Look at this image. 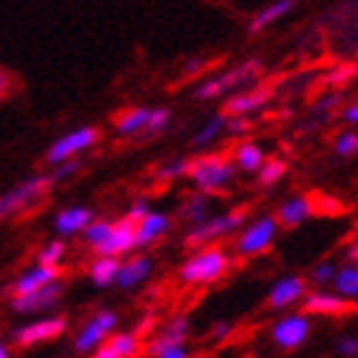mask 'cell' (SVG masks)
Segmentation results:
<instances>
[{
	"mask_svg": "<svg viewBox=\"0 0 358 358\" xmlns=\"http://www.w3.org/2000/svg\"><path fill=\"white\" fill-rule=\"evenodd\" d=\"M10 92H13V77H10V72L0 64V100H6Z\"/></svg>",
	"mask_w": 358,
	"mask_h": 358,
	"instance_id": "f6af8a7d",
	"label": "cell"
},
{
	"mask_svg": "<svg viewBox=\"0 0 358 358\" xmlns=\"http://www.w3.org/2000/svg\"><path fill=\"white\" fill-rule=\"evenodd\" d=\"M151 271H154L151 256H146V254L126 256V259H120L115 287H120V289H136V287H141V284L149 282Z\"/></svg>",
	"mask_w": 358,
	"mask_h": 358,
	"instance_id": "ac0fdd59",
	"label": "cell"
},
{
	"mask_svg": "<svg viewBox=\"0 0 358 358\" xmlns=\"http://www.w3.org/2000/svg\"><path fill=\"white\" fill-rule=\"evenodd\" d=\"M333 287H336L338 294H343L345 299H358V266L356 264L338 266Z\"/></svg>",
	"mask_w": 358,
	"mask_h": 358,
	"instance_id": "f1b7e54d",
	"label": "cell"
},
{
	"mask_svg": "<svg viewBox=\"0 0 358 358\" xmlns=\"http://www.w3.org/2000/svg\"><path fill=\"white\" fill-rule=\"evenodd\" d=\"M118 266H120L118 256L97 254L95 262L90 264V268H87L90 282L95 284L97 289H108V287H115V279H118Z\"/></svg>",
	"mask_w": 358,
	"mask_h": 358,
	"instance_id": "603a6c76",
	"label": "cell"
},
{
	"mask_svg": "<svg viewBox=\"0 0 358 358\" xmlns=\"http://www.w3.org/2000/svg\"><path fill=\"white\" fill-rule=\"evenodd\" d=\"M248 220V213L243 208H233L217 215H208L200 223L189 225V231L185 233V246L187 248H200L217 243V241L236 236L243 228V223Z\"/></svg>",
	"mask_w": 358,
	"mask_h": 358,
	"instance_id": "5b68a950",
	"label": "cell"
},
{
	"mask_svg": "<svg viewBox=\"0 0 358 358\" xmlns=\"http://www.w3.org/2000/svg\"><path fill=\"white\" fill-rule=\"evenodd\" d=\"M338 353H341V356H345V358H356V353H358V336L343 338V341L338 343Z\"/></svg>",
	"mask_w": 358,
	"mask_h": 358,
	"instance_id": "7bdbcfd3",
	"label": "cell"
},
{
	"mask_svg": "<svg viewBox=\"0 0 358 358\" xmlns=\"http://www.w3.org/2000/svg\"><path fill=\"white\" fill-rule=\"evenodd\" d=\"M276 90L271 85H264V83H256V85H248V87L238 90V92H233V95L225 97V110L228 115H243V118H251L256 115L259 110H264L268 103H271V97H274Z\"/></svg>",
	"mask_w": 358,
	"mask_h": 358,
	"instance_id": "8fae6325",
	"label": "cell"
},
{
	"mask_svg": "<svg viewBox=\"0 0 358 358\" xmlns=\"http://www.w3.org/2000/svg\"><path fill=\"white\" fill-rule=\"evenodd\" d=\"M69 320L64 315H46V317H36L34 322H23L13 330V343L21 348H34V345L49 343L57 341L67 333Z\"/></svg>",
	"mask_w": 358,
	"mask_h": 358,
	"instance_id": "9c48e42d",
	"label": "cell"
},
{
	"mask_svg": "<svg viewBox=\"0 0 358 358\" xmlns=\"http://www.w3.org/2000/svg\"><path fill=\"white\" fill-rule=\"evenodd\" d=\"M225 123H228V115H225V113L210 115V118L197 128V134L192 136L194 149H210V146H215L225 136Z\"/></svg>",
	"mask_w": 358,
	"mask_h": 358,
	"instance_id": "d4e9b609",
	"label": "cell"
},
{
	"mask_svg": "<svg viewBox=\"0 0 358 358\" xmlns=\"http://www.w3.org/2000/svg\"><path fill=\"white\" fill-rule=\"evenodd\" d=\"M233 333V325L231 322H215V328H213V341H225V338Z\"/></svg>",
	"mask_w": 358,
	"mask_h": 358,
	"instance_id": "c3c4849f",
	"label": "cell"
},
{
	"mask_svg": "<svg viewBox=\"0 0 358 358\" xmlns=\"http://www.w3.org/2000/svg\"><path fill=\"white\" fill-rule=\"evenodd\" d=\"M336 108H343V95H341V90L322 87V97L315 100V113H330V110H336Z\"/></svg>",
	"mask_w": 358,
	"mask_h": 358,
	"instance_id": "74e56055",
	"label": "cell"
},
{
	"mask_svg": "<svg viewBox=\"0 0 358 358\" xmlns=\"http://www.w3.org/2000/svg\"><path fill=\"white\" fill-rule=\"evenodd\" d=\"M189 338V320L185 315H177L172 320L166 322L164 328L159 330L157 336L151 338L149 345H166V343H187Z\"/></svg>",
	"mask_w": 358,
	"mask_h": 358,
	"instance_id": "484cf974",
	"label": "cell"
},
{
	"mask_svg": "<svg viewBox=\"0 0 358 358\" xmlns=\"http://www.w3.org/2000/svg\"><path fill=\"white\" fill-rule=\"evenodd\" d=\"M80 169H83V159H69V162H62V164H54L52 166V177L54 182L59 185V182H67V179H72L75 174H80Z\"/></svg>",
	"mask_w": 358,
	"mask_h": 358,
	"instance_id": "ab89813d",
	"label": "cell"
},
{
	"mask_svg": "<svg viewBox=\"0 0 358 358\" xmlns=\"http://www.w3.org/2000/svg\"><path fill=\"white\" fill-rule=\"evenodd\" d=\"M187 172H189V159H169L164 164H159L154 174L159 182H174V179L187 177Z\"/></svg>",
	"mask_w": 358,
	"mask_h": 358,
	"instance_id": "e575fe53",
	"label": "cell"
},
{
	"mask_svg": "<svg viewBox=\"0 0 358 358\" xmlns=\"http://www.w3.org/2000/svg\"><path fill=\"white\" fill-rule=\"evenodd\" d=\"M108 343L120 353V358H136L141 353V336L138 333H113Z\"/></svg>",
	"mask_w": 358,
	"mask_h": 358,
	"instance_id": "4dcf8cb0",
	"label": "cell"
},
{
	"mask_svg": "<svg viewBox=\"0 0 358 358\" xmlns=\"http://www.w3.org/2000/svg\"><path fill=\"white\" fill-rule=\"evenodd\" d=\"M210 194L205 192H192V194H187L185 202L179 205V217L185 220V223L194 225V223H200V220H205L208 217V210H210V200H208Z\"/></svg>",
	"mask_w": 358,
	"mask_h": 358,
	"instance_id": "4316f807",
	"label": "cell"
},
{
	"mask_svg": "<svg viewBox=\"0 0 358 358\" xmlns=\"http://www.w3.org/2000/svg\"><path fill=\"white\" fill-rule=\"evenodd\" d=\"M313 322L307 313H287L271 325V343L282 351H297L307 343Z\"/></svg>",
	"mask_w": 358,
	"mask_h": 358,
	"instance_id": "30bf717a",
	"label": "cell"
},
{
	"mask_svg": "<svg viewBox=\"0 0 358 358\" xmlns=\"http://www.w3.org/2000/svg\"><path fill=\"white\" fill-rule=\"evenodd\" d=\"M284 174H287V162L279 157H271V159H264L262 169L256 172V177H259V185L262 187H274L276 182H282Z\"/></svg>",
	"mask_w": 358,
	"mask_h": 358,
	"instance_id": "f546056e",
	"label": "cell"
},
{
	"mask_svg": "<svg viewBox=\"0 0 358 358\" xmlns=\"http://www.w3.org/2000/svg\"><path fill=\"white\" fill-rule=\"evenodd\" d=\"M115 328H118V315L113 310H97L83 322V328L77 330L72 348H75L77 356H90L97 345L105 343L115 333Z\"/></svg>",
	"mask_w": 358,
	"mask_h": 358,
	"instance_id": "ba28073f",
	"label": "cell"
},
{
	"mask_svg": "<svg viewBox=\"0 0 358 358\" xmlns=\"http://www.w3.org/2000/svg\"><path fill=\"white\" fill-rule=\"evenodd\" d=\"M307 279H302V276H282L279 282H274V287L268 289L266 294V305L271 307V310H289V307L299 305L302 299H305V294L310 289H307Z\"/></svg>",
	"mask_w": 358,
	"mask_h": 358,
	"instance_id": "9a60e30c",
	"label": "cell"
},
{
	"mask_svg": "<svg viewBox=\"0 0 358 358\" xmlns=\"http://www.w3.org/2000/svg\"><path fill=\"white\" fill-rule=\"evenodd\" d=\"M264 72V62L259 57H248V59L233 64V67L217 72V75H210L208 80H200L197 87H194V97L197 100H220V97H228L238 90L248 87V85H256L262 80Z\"/></svg>",
	"mask_w": 358,
	"mask_h": 358,
	"instance_id": "7a4b0ae2",
	"label": "cell"
},
{
	"mask_svg": "<svg viewBox=\"0 0 358 358\" xmlns=\"http://www.w3.org/2000/svg\"><path fill=\"white\" fill-rule=\"evenodd\" d=\"M90 358H120V353L115 351V348H113V345L108 343V341H105V343H100L95 348V351L90 353Z\"/></svg>",
	"mask_w": 358,
	"mask_h": 358,
	"instance_id": "7dc6e473",
	"label": "cell"
},
{
	"mask_svg": "<svg viewBox=\"0 0 358 358\" xmlns=\"http://www.w3.org/2000/svg\"><path fill=\"white\" fill-rule=\"evenodd\" d=\"M205 67H208V62L202 59V57H192V59H187V62H185V75H187V77L200 75V72H202Z\"/></svg>",
	"mask_w": 358,
	"mask_h": 358,
	"instance_id": "bcb514c9",
	"label": "cell"
},
{
	"mask_svg": "<svg viewBox=\"0 0 358 358\" xmlns=\"http://www.w3.org/2000/svg\"><path fill=\"white\" fill-rule=\"evenodd\" d=\"M62 279V266H49V264H34L31 268H26L13 284H10V292L13 294H26V292L41 289L46 284Z\"/></svg>",
	"mask_w": 358,
	"mask_h": 358,
	"instance_id": "ffe728a7",
	"label": "cell"
},
{
	"mask_svg": "<svg viewBox=\"0 0 358 358\" xmlns=\"http://www.w3.org/2000/svg\"><path fill=\"white\" fill-rule=\"evenodd\" d=\"M136 251V223L131 217H120V220H113V228L108 233V238L95 248V254L103 256H123L134 254Z\"/></svg>",
	"mask_w": 358,
	"mask_h": 358,
	"instance_id": "4fadbf2b",
	"label": "cell"
},
{
	"mask_svg": "<svg viewBox=\"0 0 358 358\" xmlns=\"http://www.w3.org/2000/svg\"><path fill=\"white\" fill-rule=\"evenodd\" d=\"M341 118H343V123H348V126H358V100H353V103L341 108Z\"/></svg>",
	"mask_w": 358,
	"mask_h": 358,
	"instance_id": "ee69618b",
	"label": "cell"
},
{
	"mask_svg": "<svg viewBox=\"0 0 358 358\" xmlns=\"http://www.w3.org/2000/svg\"><path fill=\"white\" fill-rule=\"evenodd\" d=\"M336 271H338L336 264L330 262V259H325V262H320L313 268L310 282H313L315 287H328V284H333V279H336Z\"/></svg>",
	"mask_w": 358,
	"mask_h": 358,
	"instance_id": "f35d334b",
	"label": "cell"
},
{
	"mask_svg": "<svg viewBox=\"0 0 358 358\" xmlns=\"http://www.w3.org/2000/svg\"><path fill=\"white\" fill-rule=\"evenodd\" d=\"M228 115V113H225ZM251 128V118H243V115H228V123H225V136H236V138H243Z\"/></svg>",
	"mask_w": 358,
	"mask_h": 358,
	"instance_id": "60d3db41",
	"label": "cell"
},
{
	"mask_svg": "<svg viewBox=\"0 0 358 358\" xmlns=\"http://www.w3.org/2000/svg\"><path fill=\"white\" fill-rule=\"evenodd\" d=\"M64 256H67V243L62 238L57 241H49L44 246L36 251V264H49V266H62L64 262Z\"/></svg>",
	"mask_w": 358,
	"mask_h": 358,
	"instance_id": "d6a6232c",
	"label": "cell"
},
{
	"mask_svg": "<svg viewBox=\"0 0 358 358\" xmlns=\"http://www.w3.org/2000/svg\"><path fill=\"white\" fill-rule=\"evenodd\" d=\"M279 220L276 215H259L254 220H246L243 228L236 233L233 241V251L241 259H254V256H264L268 248L274 246L276 236H279Z\"/></svg>",
	"mask_w": 358,
	"mask_h": 358,
	"instance_id": "8992f818",
	"label": "cell"
},
{
	"mask_svg": "<svg viewBox=\"0 0 358 358\" xmlns=\"http://www.w3.org/2000/svg\"><path fill=\"white\" fill-rule=\"evenodd\" d=\"M231 159L236 162L238 172L256 174L259 169H262L264 159H266V151H264L256 141H238L236 143V149H233Z\"/></svg>",
	"mask_w": 358,
	"mask_h": 358,
	"instance_id": "cb8c5ba5",
	"label": "cell"
},
{
	"mask_svg": "<svg viewBox=\"0 0 358 358\" xmlns=\"http://www.w3.org/2000/svg\"><path fill=\"white\" fill-rule=\"evenodd\" d=\"M294 8H297V0H271L262 10H256L254 18L248 21V34H262V31L271 29L274 23L284 21Z\"/></svg>",
	"mask_w": 358,
	"mask_h": 358,
	"instance_id": "44dd1931",
	"label": "cell"
},
{
	"mask_svg": "<svg viewBox=\"0 0 358 358\" xmlns=\"http://www.w3.org/2000/svg\"><path fill=\"white\" fill-rule=\"evenodd\" d=\"M356 77H358L356 64H351V62H341V64H333V67H328L325 72H322L320 83H322V87L341 90V87H348Z\"/></svg>",
	"mask_w": 358,
	"mask_h": 358,
	"instance_id": "83f0119b",
	"label": "cell"
},
{
	"mask_svg": "<svg viewBox=\"0 0 358 358\" xmlns=\"http://www.w3.org/2000/svg\"><path fill=\"white\" fill-rule=\"evenodd\" d=\"M149 113L151 108L146 105H134V108H126L115 115V134L123 136V138H143L146 134V123H149Z\"/></svg>",
	"mask_w": 358,
	"mask_h": 358,
	"instance_id": "7402d4cb",
	"label": "cell"
},
{
	"mask_svg": "<svg viewBox=\"0 0 358 358\" xmlns=\"http://www.w3.org/2000/svg\"><path fill=\"white\" fill-rule=\"evenodd\" d=\"M110 228H113V220H108V217H92L90 225L83 231V241L92 248V251H95V248L108 238Z\"/></svg>",
	"mask_w": 358,
	"mask_h": 358,
	"instance_id": "1f68e13d",
	"label": "cell"
},
{
	"mask_svg": "<svg viewBox=\"0 0 358 358\" xmlns=\"http://www.w3.org/2000/svg\"><path fill=\"white\" fill-rule=\"evenodd\" d=\"M345 259H348V262L356 264V266H358V251H351V254H345Z\"/></svg>",
	"mask_w": 358,
	"mask_h": 358,
	"instance_id": "816d5d0a",
	"label": "cell"
},
{
	"mask_svg": "<svg viewBox=\"0 0 358 358\" xmlns=\"http://www.w3.org/2000/svg\"><path fill=\"white\" fill-rule=\"evenodd\" d=\"M54 185L57 182H54L52 174H31V177L21 179L10 189H6V192L0 194V223L15 220V217L36 210L49 197Z\"/></svg>",
	"mask_w": 358,
	"mask_h": 358,
	"instance_id": "3957f363",
	"label": "cell"
},
{
	"mask_svg": "<svg viewBox=\"0 0 358 358\" xmlns=\"http://www.w3.org/2000/svg\"><path fill=\"white\" fill-rule=\"evenodd\" d=\"M351 310V302L338 294V292H325V287H317V289L307 292L305 299H302V313H307L310 317L313 315H320V317H338V315H345Z\"/></svg>",
	"mask_w": 358,
	"mask_h": 358,
	"instance_id": "5bb4252c",
	"label": "cell"
},
{
	"mask_svg": "<svg viewBox=\"0 0 358 358\" xmlns=\"http://www.w3.org/2000/svg\"><path fill=\"white\" fill-rule=\"evenodd\" d=\"M169 126H172V110H169V108H164V105L151 108L149 123H146V134H143V138H151V136L164 134Z\"/></svg>",
	"mask_w": 358,
	"mask_h": 358,
	"instance_id": "836d02e7",
	"label": "cell"
},
{
	"mask_svg": "<svg viewBox=\"0 0 358 358\" xmlns=\"http://www.w3.org/2000/svg\"><path fill=\"white\" fill-rule=\"evenodd\" d=\"M231 266L233 256L217 243L192 248V254L179 266V282L187 287H210V284L220 282L231 271Z\"/></svg>",
	"mask_w": 358,
	"mask_h": 358,
	"instance_id": "6da1fadb",
	"label": "cell"
},
{
	"mask_svg": "<svg viewBox=\"0 0 358 358\" xmlns=\"http://www.w3.org/2000/svg\"><path fill=\"white\" fill-rule=\"evenodd\" d=\"M315 213H317V208H315V200L310 194H292L276 208V220H279L282 228L292 231V228L305 225Z\"/></svg>",
	"mask_w": 358,
	"mask_h": 358,
	"instance_id": "e0dca14e",
	"label": "cell"
},
{
	"mask_svg": "<svg viewBox=\"0 0 358 358\" xmlns=\"http://www.w3.org/2000/svg\"><path fill=\"white\" fill-rule=\"evenodd\" d=\"M356 358H358V353H356Z\"/></svg>",
	"mask_w": 358,
	"mask_h": 358,
	"instance_id": "f5cc1de1",
	"label": "cell"
},
{
	"mask_svg": "<svg viewBox=\"0 0 358 358\" xmlns=\"http://www.w3.org/2000/svg\"><path fill=\"white\" fill-rule=\"evenodd\" d=\"M149 358H189L187 343H166V345H146Z\"/></svg>",
	"mask_w": 358,
	"mask_h": 358,
	"instance_id": "8d00e7d4",
	"label": "cell"
},
{
	"mask_svg": "<svg viewBox=\"0 0 358 358\" xmlns=\"http://www.w3.org/2000/svg\"><path fill=\"white\" fill-rule=\"evenodd\" d=\"M0 358H10V348L3 341H0Z\"/></svg>",
	"mask_w": 358,
	"mask_h": 358,
	"instance_id": "f907efd6",
	"label": "cell"
},
{
	"mask_svg": "<svg viewBox=\"0 0 358 358\" xmlns=\"http://www.w3.org/2000/svg\"><path fill=\"white\" fill-rule=\"evenodd\" d=\"M172 231V217L159 210H149L141 220H136V248H151Z\"/></svg>",
	"mask_w": 358,
	"mask_h": 358,
	"instance_id": "2e32d148",
	"label": "cell"
},
{
	"mask_svg": "<svg viewBox=\"0 0 358 358\" xmlns=\"http://www.w3.org/2000/svg\"><path fill=\"white\" fill-rule=\"evenodd\" d=\"M92 217H95V213L87 205H69V208L57 213V217H54V231H57L59 238L83 236V231L90 225Z\"/></svg>",
	"mask_w": 358,
	"mask_h": 358,
	"instance_id": "d6986e66",
	"label": "cell"
},
{
	"mask_svg": "<svg viewBox=\"0 0 358 358\" xmlns=\"http://www.w3.org/2000/svg\"><path fill=\"white\" fill-rule=\"evenodd\" d=\"M97 141H100V131H97L95 126L72 128V131L59 136V138L46 149L44 162L49 166H54V164H62V162H69V159H80L83 154H87Z\"/></svg>",
	"mask_w": 358,
	"mask_h": 358,
	"instance_id": "52a82bcc",
	"label": "cell"
},
{
	"mask_svg": "<svg viewBox=\"0 0 358 358\" xmlns=\"http://www.w3.org/2000/svg\"><path fill=\"white\" fill-rule=\"evenodd\" d=\"M236 174H238V166L228 154L208 151V154L189 159L187 179L194 185V189H200L205 194H217L233 185Z\"/></svg>",
	"mask_w": 358,
	"mask_h": 358,
	"instance_id": "277c9868",
	"label": "cell"
},
{
	"mask_svg": "<svg viewBox=\"0 0 358 358\" xmlns=\"http://www.w3.org/2000/svg\"><path fill=\"white\" fill-rule=\"evenodd\" d=\"M62 297H64V282L57 279V282L46 284L41 289L26 292V294H13L10 297V310L15 315H38L59 305Z\"/></svg>",
	"mask_w": 358,
	"mask_h": 358,
	"instance_id": "7c38bea8",
	"label": "cell"
},
{
	"mask_svg": "<svg viewBox=\"0 0 358 358\" xmlns=\"http://www.w3.org/2000/svg\"><path fill=\"white\" fill-rule=\"evenodd\" d=\"M333 151L343 159L356 157L358 154V131H341V134L336 136V141H333Z\"/></svg>",
	"mask_w": 358,
	"mask_h": 358,
	"instance_id": "d590c367",
	"label": "cell"
},
{
	"mask_svg": "<svg viewBox=\"0 0 358 358\" xmlns=\"http://www.w3.org/2000/svg\"><path fill=\"white\" fill-rule=\"evenodd\" d=\"M154 322H157V317H154V315H143L141 328L136 330V333H138V336H143V333H149V330H154Z\"/></svg>",
	"mask_w": 358,
	"mask_h": 358,
	"instance_id": "681fc988",
	"label": "cell"
},
{
	"mask_svg": "<svg viewBox=\"0 0 358 358\" xmlns=\"http://www.w3.org/2000/svg\"><path fill=\"white\" fill-rule=\"evenodd\" d=\"M151 210V205H149V200L146 197H138V200H134L131 202V208H128V213H126V217H131V220H141L146 213Z\"/></svg>",
	"mask_w": 358,
	"mask_h": 358,
	"instance_id": "b9f144b4",
	"label": "cell"
}]
</instances>
